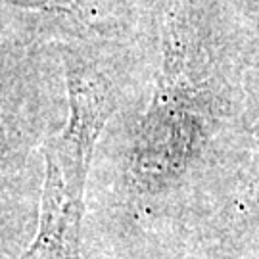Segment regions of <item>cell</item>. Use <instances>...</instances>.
I'll return each instance as SVG.
<instances>
[{"label": "cell", "instance_id": "6da1fadb", "mask_svg": "<svg viewBox=\"0 0 259 259\" xmlns=\"http://www.w3.org/2000/svg\"><path fill=\"white\" fill-rule=\"evenodd\" d=\"M69 119L45 144V185L37 231L18 259H81L84 186L96 140L115 108L113 93L94 65L65 54Z\"/></svg>", "mask_w": 259, "mask_h": 259}, {"label": "cell", "instance_id": "7a4b0ae2", "mask_svg": "<svg viewBox=\"0 0 259 259\" xmlns=\"http://www.w3.org/2000/svg\"><path fill=\"white\" fill-rule=\"evenodd\" d=\"M8 156H10V123H8V117L4 115L2 102H0V171H2V165L8 159Z\"/></svg>", "mask_w": 259, "mask_h": 259}, {"label": "cell", "instance_id": "3957f363", "mask_svg": "<svg viewBox=\"0 0 259 259\" xmlns=\"http://www.w3.org/2000/svg\"><path fill=\"white\" fill-rule=\"evenodd\" d=\"M4 4L10 6H18V8H27V10H60L58 4H54L56 0H0Z\"/></svg>", "mask_w": 259, "mask_h": 259}]
</instances>
